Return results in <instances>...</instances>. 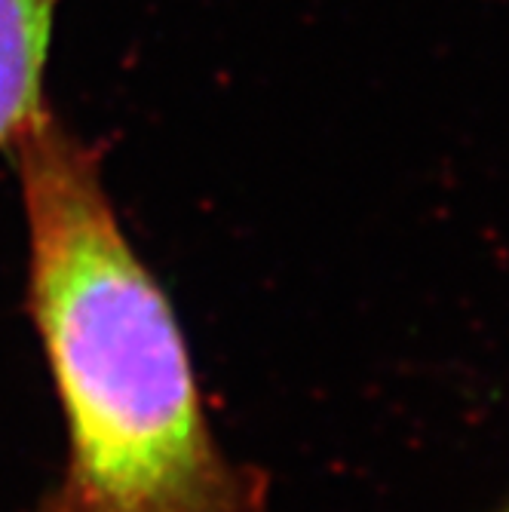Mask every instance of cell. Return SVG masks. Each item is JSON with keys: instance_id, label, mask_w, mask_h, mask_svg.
<instances>
[{"instance_id": "6da1fadb", "label": "cell", "mask_w": 509, "mask_h": 512, "mask_svg": "<svg viewBox=\"0 0 509 512\" xmlns=\"http://www.w3.org/2000/svg\"><path fill=\"white\" fill-rule=\"evenodd\" d=\"M10 148L31 310L68 427L46 512H267L212 436L178 319L123 234L99 157L50 111Z\"/></svg>"}, {"instance_id": "7a4b0ae2", "label": "cell", "mask_w": 509, "mask_h": 512, "mask_svg": "<svg viewBox=\"0 0 509 512\" xmlns=\"http://www.w3.org/2000/svg\"><path fill=\"white\" fill-rule=\"evenodd\" d=\"M59 0H0V148L43 108V62Z\"/></svg>"}, {"instance_id": "3957f363", "label": "cell", "mask_w": 509, "mask_h": 512, "mask_svg": "<svg viewBox=\"0 0 509 512\" xmlns=\"http://www.w3.org/2000/svg\"><path fill=\"white\" fill-rule=\"evenodd\" d=\"M500 512H509V500H506V503L500 506Z\"/></svg>"}]
</instances>
